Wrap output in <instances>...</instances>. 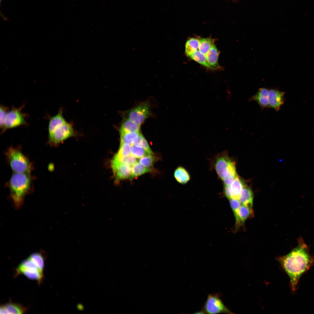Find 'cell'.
Returning a JSON list of instances; mask_svg holds the SVG:
<instances>
[{
	"label": "cell",
	"instance_id": "7a4b0ae2",
	"mask_svg": "<svg viewBox=\"0 0 314 314\" xmlns=\"http://www.w3.org/2000/svg\"><path fill=\"white\" fill-rule=\"evenodd\" d=\"M32 179L30 174L15 173L8 183L10 196L14 206L19 208L23 205L26 196L33 189Z\"/></svg>",
	"mask_w": 314,
	"mask_h": 314
},
{
	"label": "cell",
	"instance_id": "d6a6232c",
	"mask_svg": "<svg viewBox=\"0 0 314 314\" xmlns=\"http://www.w3.org/2000/svg\"><path fill=\"white\" fill-rule=\"evenodd\" d=\"M131 145L127 144H120V147L116 155L121 157L126 156L131 154Z\"/></svg>",
	"mask_w": 314,
	"mask_h": 314
},
{
	"label": "cell",
	"instance_id": "83f0119b",
	"mask_svg": "<svg viewBox=\"0 0 314 314\" xmlns=\"http://www.w3.org/2000/svg\"><path fill=\"white\" fill-rule=\"evenodd\" d=\"M253 212L248 207L241 204L238 211V215L240 225L244 224L245 222Z\"/></svg>",
	"mask_w": 314,
	"mask_h": 314
},
{
	"label": "cell",
	"instance_id": "d6986e66",
	"mask_svg": "<svg viewBox=\"0 0 314 314\" xmlns=\"http://www.w3.org/2000/svg\"><path fill=\"white\" fill-rule=\"evenodd\" d=\"M174 176L176 181L182 184H186L190 180V176L189 173L182 166H179L175 169Z\"/></svg>",
	"mask_w": 314,
	"mask_h": 314
},
{
	"label": "cell",
	"instance_id": "52a82bcc",
	"mask_svg": "<svg viewBox=\"0 0 314 314\" xmlns=\"http://www.w3.org/2000/svg\"><path fill=\"white\" fill-rule=\"evenodd\" d=\"M203 311L204 313L208 314L232 313L224 304L218 294L208 295Z\"/></svg>",
	"mask_w": 314,
	"mask_h": 314
},
{
	"label": "cell",
	"instance_id": "ba28073f",
	"mask_svg": "<svg viewBox=\"0 0 314 314\" xmlns=\"http://www.w3.org/2000/svg\"><path fill=\"white\" fill-rule=\"evenodd\" d=\"M24 104L19 108L13 107L8 111L5 122V129L15 128L20 126L28 125L26 120V114L21 111Z\"/></svg>",
	"mask_w": 314,
	"mask_h": 314
},
{
	"label": "cell",
	"instance_id": "d4e9b609",
	"mask_svg": "<svg viewBox=\"0 0 314 314\" xmlns=\"http://www.w3.org/2000/svg\"><path fill=\"white\" fill-rule=\"evenodd\" d=\"M131 169L132 177H138L150 171L149 168L138 162L132 166Z\"/></svg>",
	"mask_w": 314,
	"mask_h": 314
},
{
	"label": "cell",
	"instance_id": "7c38bea8",
	"mask_svg": "<svg viewBox=\"0 0 314 314\" xmlns=\"http://www.w3.org/2000/svg\"><path fill=\"white\" fill-rule=\"evenodd\" d=\"M23 274L28 279L35 280L40 284L44 278L43 272L39 269L28 268L18 266L16 270L15 275Z\"/></svg>",
	"mask_w": 314,
	"mask_h": 314
},
{
	"label": "cell",
	"instance_id": "6da1fadb",
	"mask_svg": "<svg viewBox=\"0 0 314 314\" xmlns=\"http://www.w3.org/2000/svg\"><path fill=\"white\" fill-rule=\"evenodd\" d=\"M298 244L288 254L279 258L278 261L288 275L292 290L297 289L300 277L314 265V257L309 254V248L302 238Z\"/></svg>",
	"mask_w": 314,
	"mask_h": 314
},
{
	"label": "cell",
	"instance_id": "ac0fdd59",
	"mask_svg": "<svg viewBox=\"0 0 314 314\" xmlns=\"http://www.w3.org/2000/svg\"><path fill=\"white\" fill-rule=\"evenodd\" d=\"M140 125L129 119L124 118L119 131L120 133L140 132Z\"/></svg>",
	"mask_w": 314,
	"mask_h": 314
},
{
	"label": "cell",
	"instance_id": "4316f807",
	"mask_svg": "<svg viewBox=\"0 0 314 314\" xmlns=\"http://www.w3.org/2000/svg\"><path fill=\"white\" fill-rule=\"evenodd\" d=\"M191 59L204 66L210 68L206 55L197 50L189 56Z\"/></svg>",
	"mask_w": 314,
	"mask_h": 314
},
{
	"label": "cell",
	"instance_id": "3957f363",
	"mask_svg": "<svg viewBox=\"0 0 314 314\" xmlns=\"http://www.w3.org/2000/svg\"><path fill=\"white\" fill-rule=\"evenodd\" d=\"M210 168L214 170L218 177L222 181L228 176H236L235 163L224 151L214 156L211 160Z\"/></svg>",
	"mask_w": 314,
	"mask_h": 314
},
{
	"label": "cell",
	"instance_id": "f546056e",
	"mask_svg": "<svg viewBox=\"0 0 314 314\" xmlns=\"http://www.w3.org/2000/svg\"><path fill=\"white\" fill-rule=\"evenodd\" d=\"M139 146L145 150L148 153L153 154L149 144L144 136L140 133L133 145Z\"/></svg>",
	"mask_w": 314,
	"mask_h": 314
},
{
	"label": "cell",
	"instance_id": "8992f818",
	"mask_svg": "<svg viewBox=\"0 0 314 314\" xmlns=\"http://www.w3.org/2000/svg\"><path fill=\"white\" fill-rule=\"evenodd\" d=\"M74 134L72 125L67 122L48 135V142L51 146H56Z\"/></svg>",
	"mask_w": 314,
	"mask_h": 314
},
{
	"label": "cell",
	"instance_id": "cb8c5ba5",
	"mask_svg": "<svg viewBox=\"0 0 314 314\" xmlns=\"http://www.w3.org/2000/svg\"><path fill=\"white\" fill-rule=\"evenodd\" d=\"M231 208L233 213L236 221V226L238 228L240 225L238 211L241 204L239 199H231L229 200Z\"/></svg>",
	"mask_w": 314,
	"mask_h": 314
},
{
	"label": "cell",
	"instance_id": "5b68a950",
	"mask_svg": "<svg viewBox=\"0 0 314 314\" xmlns=\"http://www.w3.org/2000/svg\"><path fill=\"white\" fill-rule=\"evenodd\" d=\"M151 115L150 104L146 101L124 112L123 116L141 125Z\"/></svg>",
	"mask_w": 314,
	"mask_h": 314
},
{
	"label": "cell",
	"instance_id": "484cf974",
	"mask_svg": "<svg viewBox=\"0 0 314 314\" xmlns=\"http://www.w3.org/2000/svg\"><path fill=\"white\" fill-rule=\"evenodd\" d=\"M136 158L132 155L124 157L119 156L115 155L112 161L119 162L129 166H132L137 162Z\"/></svg>",
	"mask_w": 314,
	"mask_h": 314
},
{
	"label": "cell",
	"instance_id": "ffe728a7",
	"mask_svg": "<svg viewBox=\"0 0 314 314\" xmlns=\"http://www.w3.org/2000/svg\"><path fill=\"white\" fill-rule=\"evenodd\" d=\"M214 42L215 40L210 38L200 39L199 51L206 55L210 48L214 45Z\"/></svg>",
	"mask_w": 314,
	"mask_h": 314
},
{
	"label": "cell",
	"instance_id": "9a60e30c",
	"mask_svg": "<svg viewBox=\"0 0 314 314\" xmlns=\"http://www.w3.org/2000/svg\"><path fill=\"white\" fill-rule=\"evenodd\" d=\"M254 195L250 188L246 185L243 188L239 200L241 204L245 205L252 211Z\"/></svg>",
	"mask_w": 314,
	"mask_h": 314
},
{
	"label": "cell",
	"instance_id": "f1b7e54d",
	"mask_svg": "<svg viewBox=\"0 0 314 314\" xmlns=\"http://www.w3.org/2000/svg\"><path fill=\"white\" fill-rule=\"evenodd\" d=\"M9 108L3 105H1L0 106V126L2 133H4L5 131V122L7 113L9 110Z\"/></svg>",
	"mask_w": 314,
	"mask_h": 314
},
{
	"label": "cell",
	"instance_id": "2e32d148",
	"mask_svg": "<svg viewBox=\"0 0 314 314\" xmlns=\"http://www.w3.org/2000/svg\"><path fill=\"white\" fill-rule=\"evenodd\" d=\"M67 122L63 115V111L59 109L58 113L51 117L48 125V135L52 134L59 126Z\"/></svg>",
	"mask_w": 314,
	"mask_h": 314
},
{
	"label": "cell",
	"instance_id": "44dd1931",
	"mask_svg": "<svg viewBox=\"0 0 314 314\" xmlns=\"http://www.w3.org/2000/svg\"><path fill=\"white\" fill-rule=\"evenodd\" d=\"M140 133V132H130L120 133V144H133Z\"/></svg>",
	"mask_w": 314,
	"mask_h": 314
},
{
	"label": "cell",
	"instance_id": "9c48e42d",
	"mask_svg": "<svg viewBox=\"0 0 314 314\" xmlns=\"http://www.w3.org/2000/svg\"><path fill=\"white\" fill-rule=\"evenodd\" d=\"M245 185L244 181L238 176L230 185H224V194L229 200H239L242 190Z\"/></svg>",
	"mask_w": 314,
	"mask_h": 314
},
{
	"label": "cell",
	"instance_id": "8fae6325",
	"mask_svg": "<svg viewBox=\"0 0 314 314\" xmlns=\"http://www.w3.org/2000/svg\"><path fill=\"white\" fill-rule=\"evenodd\" d=\"M111 165L117 181L132 177V169L130 166L113 161Z\"/></svg>",
	"mask_w": 314,
	"mask_h": 314
},
{
	"label": "cell",
	"instance_id": "1f68e13d",
	"mask_svg": "<svg viewBox=\"0 0 314 314\" xmlns=\"http://www.w3.org/2000/svg\"><path fill=\"white\" fill-rule=\"evenodd\" d=\"M152 154H148L140 158L139 162L146 167L149 168L153 165L155 158Z\"/></svg>",
	"mask_w": 314,
	"mask_h": 314
},
{
	"label": "cell",
	"instance_id": "e0dca14e",
	"mask_svg": "<svg viewBox=\"0 0 314 314\" xmlns=\"http://www.w3.org/2000/svg\"><path fill=\"white\" fill-rule=\"evenodd\" d=\"M219 54V51L214 45L206 55L210 69H217L221 68L218 62Z\"/></svg>",
	"mask_w": 314,
	"mask_h": 314
},
{
	"label": "cell",
	"instance_id": "7402d4cb",
	"mask_svg": "<svg viewBox=\"0 0 314 314\" xmlns=\"http://www.w3.org/2000/svg\"><path fill=\"white\" fill-rule=\"evenodd\" d=\"M199 39L195 38H191L188 40L185 44V52L187 56H189L199 49Z\"/></svg>",
	"mask_w": 314,
	"mask_h": 314
},
{
	"label": "cell",
	"instance_id": "277c9868",
	"mask_svg": "<svg viewBox=\"0 0 314 314\" xmlns=\"http://www.w3.org/2000/svg\"><path fill=\"white\" fill-rule=\"evenodd\" d=\"M7 162L15 173L30 174L32 165L28 158L18 148L10 147L5 151Z\"/></svg>",
	"mask_w": 314,
	"mask_h": 314
},
{
	"label": "cell",
	"instance_id": "5bb4252c",
	"mask_svg": "<svg viewBox=\"0 0 314 314\" xmlns=\"http://www.w3.org/2000/svg\"><path fill=\"white\" fill-rule=\"evenodd\" d=\"M27 309L21 304L10 302L1 306L0 313L23 314L25 313Z\"/></svg>",
	"mask_w": 314,
	"mask_h": 314
},
{
	"label": "cell",
	"instance_id": "4dcf8cb0",
	"mask_svg": "<svg viewBox=\"0 0 314 314\" xmlns=\"http://www.w3.org/2000/svg\"><path fill=\"white\" fill-rule=\"evenodd\" d=\"M131 154L136 158H140L149 154L140 147L134 145L131 146Z\"/></svg>",
	"mask_w": 314,
	"mask_h": 314
},
{
	"label": "cell",
	"instance_id": "30bf717a",
	"mask_svg": "<svg viewBox=\"0 0 314 314\" xmlns=\"http://www.w3.org/2000/svg\"><path fill=\"white\" fill-rule=\"evenodd\" d=\"M285 92L280 91L277 88H272L269 90L268 101L269 108H272L278 111L285 101Z\"/></svg>",
	"mask_w": 314,
	"mask_h": 314
},
{
	"label": "cell",
	"instance_id": "4fadbf2b",
	"mask_svg": "<svg viewBox=\"0 0 314 314\" xmlns=\"http://www.w3.org/2000/svg\"><path fill=\"white\" fill-rule=\"evenodd\" d=\"M269 91V90L267 88H260L254 95L249 98V101H255L262 109L269 108L268 101Z\"/></svg>",
	"mask_w": 314,
	"mask_h": 314
},
{
	"label": "cell",
	"instance_id": "603a6c76",
	"mask_svg": "<svg viewBox=\"0 0 314 314\" xmlns=\"http://www.w3.org/2000/svg\"><path fill=\"white\" fill-rule=\"evenodd\" d=\"M38 268L43 272L44 267V256L42 252L33 253L29 257Z\"/></svg>",
	"mask_w": 314,
	"mask_h": 314
}]
</instances>
